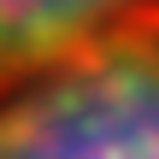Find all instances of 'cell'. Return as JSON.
Segmentation results:
<instances>
[{
  "label": "cell",
  "instance_id": "cell-1",
  "mask_svg": "<svg viewBox=\"0 0 159 159\" xmlns=\"http://www.w3.org/2000/svg\"><path fill=\"white\" fill-rule=\"evenodd\" d=\"M0 159H159V41H130L12 89Z\"/></svg>",
  "mask_w": 159,
  "mask_h": 159
},
{
  "label": "cell",
  "instance_id": "cell-2",
  "mask_svg": "<svg viewBox=\"0 0 159 159\" xmlns=\"http://www.w3.org/2000/svg\"><path fill=\"white\" fill-rule=\"evenodd\" d=\"M130 41H159V0H0V89Z\"/></svg>",
  "mask_w": 159,
  "mask_h": 159
}]
</instances>
